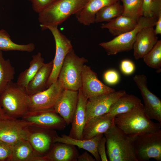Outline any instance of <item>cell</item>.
<instances>
[{"label": "cell", "instance_id": "1", "mask_svg": "<svg viewBox=\"0 0 161 161\" xmlns=\"http://www.w3.org/2000/svg\"><path fill=\"white\" fill-rule=\"evenodd\" d=\"M114 123L126 134L132 137L157 131L161 128V124L154 122L148 117L142 102L131 110L116 115Z\"/></svg>", "mask_w": 161, "mask_h": 161}, {"label": "cell", "instance_id": "2", "mask_svg": "<svg viewBox=\"0 0 161 161\" xmlns=\"http://www.w3.org/2000/svg\"><path fill=\"white\" fill-rule=\"evenodd\" d=\"M88 0H56L38 14L42 30L49 26L57 27L84 7Z\"/></svg>", "mask_w": 161, "mask_h": 161}, {"label": "cell", "instance_id": "3", "mask_svg": "<svg viewBox=\"0 0 161 161\" xmlns=\"http://www.w3.org/2000/svg\"><path fill=\"white\" fill-rule=\"evenodd\" d=\"M110 161H138L134 148L136 137L128 136L115 125L104 134Z\"/></svg>", "mask_w": 161, "mask_h": 161}, {"label": "cell", "instance_id": "4", "mask_svg": "<svg viewBox=\"0 0 161 161\" xmlns=\"http://www.w3.org/2000/svg\"><path fill=\"white\" fill-rule=\"evenodd\" d=\"M28 97L25 89L11 81L0 95V104L9 117L22 118L29 111Z\"/></svg>", "mask_w": 161, "mask_h": 161}, {"label": "cell", "instance_id": "5", "mask_svg": "<svg viewBox=\"0 0 161 161\" xmlns=\"http://www.w3.org/2000/svg\"><path fill=\"white\" fill-rule=\"evenodd\" d=\"M87 62L85 58L76 54L73 49L68 53L58 78L64 89L78 91L82 86L83 66Z\"/></svg>", "mask_w": 161, "mask_h": 161}, {"label": "cell", "instance_id": "6", "mask_svg": "<svg viewBox=\"0 0 161 161\" xmlns=\"http://www.w3.org/2000/svg\"><path fill=\"white\" fill-rule=\"evenodd\" d=\"M157 20L154 17L142 16L133 29L116 36L109 41L101 43L99 45L105 50L108 55L132 50L138 33L145 28L155 26Z\"/></svg>", "mask_w": 161, "mask_h": 161}, {"label": "cell", "instance_id": "7", "mask_svg": "<svg viewBox=\"0 0 161 161\" xmlns=\"http://www.w3.org/2000/svg\"><path fill=\"white\" fill-rule=\"evenodd\" d=\"M134 148L138 161H161V129L136 137Z\"/></svg>", "mask_w": 161, "mask_h": 161}, {"label": "cell", "instance_id": "8", "mask_svg": "<svg viewBox=\"0 0 161 161\" xmlns=\"http://www.w3.org/2000/svg\"><path fill=\"white\" fill-rule=\"evenodd\" d=\"M33 124L23 119L10 117L0 120V141L14 145L28 140L31 133L29 129Z\"/></svg>", "mask_w": 161, "mask_h": 161}, {"label": "cell", "instance_id": "9", "mask_svg": "<svg viewBox=\"0 0 161 161\" xmlns=\"http://www.w3.org/2000/svg\"><path fill=\"white\" fill-rule=\"evenodd\" d=\"M46 29L49 30L52 33L56 46L53 68L47 83V88L57 80L66 55L73 48L71 41L60 32L58 27L49 26Z\"/></svg>", "mask_w": 161, "mask_h": 161}, {"label": "cell", "instance_id": "10", "mask_svg": "<svg viewBox=\"0 0 161 161\" xmlns=\"http://www.w3.org/2000/svg\"><path fill=\"white\" fill-rule=\"evenodd\" d=\"M64 89L58 79L45 90L29 95V112L54 109L57 100Z\"/></svg>", "mask_w": 161, "mask_h": 161}, {"label": "cell", "instance_id": "11", "mask_svg": "<svg viewBox=\"0 0 161 161\" xmlns=\"http://www.w3.org/2000/svg\"><path fill=\"white\" fill-rule=\"evenodd\" d=\"M133 79L140 92L146 115L150 119L155 120L161 124V100L149 89L146 76L136 75Z\"/></svg>", "mask_w": 161, "mask_h": 161}, {"label": "cell", "instance_id": "12", "mask_svg": "<svg viewBox=\"0 0 161 161\" xmlns=\"http://www.w3.org/2000/svg\"><path fill=\"white\" fill-rule=\"evenodd\" d=\"M32 123V126L49 130H64L67 125L65 121L54 109L27 112L22 118Z\"/></svg>", "mask_w": 161, "mask_h": 161}, {"label": "cell", "instance_id": "13", "mask_svg": "<svg viewBox=\"0 0 161 161\" xmlns=\"http://www.w3.org/2000/svg\"><path fill=\"white\" fill-rule=\"evenodd\" d=\"M81 88L83 95L88 100L116 91L101 81L97 74L85 64L82 70Z\"/></svg>", "mask_w": 161, "mask_h": 161}, {"label": "cell", "instance_id": "14", "mask_svg": "<svg viewBox=\"0 0 161 161\" xmlns=\"http://www.w3.org/2000/svg\"><path fill=\"white\" fill-rule=\"evenodd\" d=\"M126 93L125 90H120L88 99L86 107V122L93 117L107 113L111 106Z\"/></svg>", "mask_w": 161, "mask_h": 161}, {"label": "cell", "instance_id": "15", "mask_svg": "<svg viewBox=\"0 0 161 161\" xmlns=\"http://www.w3.org/2000/svg\"><path fill=\"white\" fill-rule=\"evenodd\" d=\"M78 98V91L64 89L54 107L55 112L63 118L67 125L72 122Z\"/></svg>", "mask_w": 161, "mask_h": 161}, {"label": "cell", "instance_id": "16", "mask_svg": "<svg viewBox=\"0 0 161 161\" xmlns=\"http://www.w3.org/2000/svg\"><path fill=\"white\" fill-rule=\"evenodd\" d=\"M153 27L145 28L137 34L133 45V55L136 60L142 58L158 41Z\"/></svg>", "mask_w": 161, "mask_h": 161}, {"label": "cell", "instance_id": "17", "mask_svg": "<svg viewBox=\"0 0 161 161\" xmlns=\"http://www.w3.org/2000/svg\"><path fill=\"white\" fill-rule=\"evenodd\" d=\"M114 117L106 113L89 120L84 126L82 140L90 139L99 134H104L114 125Z\"/></svg>", "mask_w": 161, "mask_h": 161}, {"label": "cell", "instance_id": "18", "mask_svg": "<svg viewBox=\"0 0 161 161\" xmlns=\"http://www.w3.org/2000/svg\"><path fill=\"white\" fill-rule=\"evenodd\" d=\"M88 99L83 95L81 88L78 90V98L69 136L82 140L83 131L86 123V107Z\"/></svg>", "mask_w": 161, "mask_h": 161}, {"label": "cell", "instance_id": "19", "mask_svg": "<svg viewBox=\"0 0 161 161\" xmlns=\"http://www.w3.org/2000/svg\"><path fill=\"white\" fill-rule=\"evenodd\" d=\"M120 0H88L84 7L75 15L78 21L85 26L95 23L97 13L103 7Z\"/></svg>", "mask_w": 161, "mask_h": 161}, {"label": "cell", "instance_id": "20", "mask_svg": "<svg viewBox=\"0 0 161 161\" xmlns=\"http://www.w3.org/2000/svg\"><path fill=\"white\" fill-rule=\"evenodd\" d=\"M53 60L45 64L40 68L25 88L27 93L30 95L44 91L47 88V83L52 71Z\"/></svg>", "mask_w": 161, "mask_h": 161}, {"label": "cell", "instance_id": "21", "mask_svg": "<svg viewBox=\"0 0 161 161\" xmlns=\"http://www.w3.org/2000/svg\"><path fill=\"white\" fill-rule=\"evenodd\" d=\"M103 134L97 135L92 138L87 140H80L72 138L65 134L61 137L57 135L54 139V142H60L76 146L90 153L96 160L101 161L97 151L98 144Z\"/></svg>", "mask_w": 161, "mask_h": 161}, {"label": "cell", "instance_id": "22", "mask_svg": "<svg viewBox=\"0 0 161 161\" xmlns=\"http://www.w3.org/2000/svg\"><path fill=\"white\" fill-rule=\"evenodd\" d=\"M41 129L38 132H31L28 141L34 151L44 153L53 147L54 139L58 135L53 130Z\"/></svg>", "mask_w": 161, "mask_h": 161}, {"label": "cell", "instance_id": "23", "mask_svg": "<svg viewBox=\"0 0 161 161\" xmlns=\"http://www.w3.org/2000/svg\"><path fill=\"white\" fill-rule=\"evenodd\" d=\"M47 154L50 161H77L79 155L75 146L60 143H55Z\"/></svg>", "mask_w": 161, "mask_h": 161}, {"label": "cell", "instance_id": "24", "mask_svg": "<svg viewBox=\"0 0 161 161\" xmlns=\"http://www.w3.org/2000/svg\"><path fill=\"white\" fill-rule=\"evenodd\" d=\"M137 22L132 18L122 14L107 23L102 24L101 27L108 29L112 35L116 37L133 29Z\"/></svg>", "mask_w": 161, "mask_h": 161}, {"label": "cell", "instance_id": "25", "mask_svg": "<svg viewBox=\"0 0 161 161\" xmlns=\"http://www.w3.org/2000/svg\"><path fill=\"white\" fill-rule=\"evenodd\" d=\"M141 102V100L139 97L133 95L126 93L111 106L107 114L114 117L117 114L131 110Z\"/></svg>", "mask_w": 161, "mask_h": 161}, {"label": "cell", "instance_id": "26", "mask_svg": "<svg viewBox=\"0 0 161 161\" xmlns=\"http://www.w3.org/2000/svg\"><path fill=\"white\" fill-rule=\"evenodd\" d=\"M44 64V59L40 52L33 55L29 67L19 75L16 82L17 84L25 89L29 83Z\"/></svg>", "mask_w": 161, "mask_h": 161}, {"label": "cell", "instance_id": "27", "mask_svg": "<svg viewBox=\"0 0 161 161\" xmlns=\"http://www.w3.org/2000/svg\"><path fill=\"white\" fill-rule=\"evenodd\" d=\"M35 48V45L32 43L26 44H20L14 43L5 30L3 29L0 30V51H17L31 52Z\"/></svg>", "mask_w": 161, "mask_h": 161}, {"label": "cell", "instance_id": "28", "mask_svg": "<svg viewBox=\"0 0 161 161\" xmlns=\"http://www.w3.org/2000/svg\"><path fill=\"white\" fill-rule=\"evenodd\" d=\"M15 69L9 59H4L0 51V95L14 79Z\"/></svg>", "mask_w": 161, "mask_h": 161}, {"label": "cell", "instance_id": "29", "mask_svg": "<svg viewBox=\"0 0 161 161\" xmlns=\"http://www.w3.org/2000/svg\"><path fill=\"white\" fill-rule=\"evenodd\" d=\"M34 150L28 140L20 141L13 145L11 161H31Z\"/></svg>", "mask_w": 161, "mask_h": 161}, {"label": "cell", "instance_id": "30", "mask_svg": "<svg viewBox=\"0 0 161 161\" xmlns=\"http://www.w3.org/2000/svg\"><path fill=\"white\" fill-rule=\"evenodd\" d=\"M123 12L122 5L118 1L105 6L100 10L95 16V23L109 22L121 15Z\"/></svg>", "mask_w": 161, "mask_h": 161}, {"label": "cell", "instance_id": "31", "mask_svg": "<svg viewBox=\"0 0 161 161\" xmlns=\"http://www.w3.org/2000/svg\"><path fill=\"white\" fill-rule=\"evenodd\" d=\"M143 0H120L123 3L122 15L132 18L137 21L143 16Z\"/></svg>", "mask_w": 161, "mask_h": 161}, {"label": "cell", "instance_id": "32", "mask_svg": "<svg viewBox=\"0 0 161 161\" xmlns=\"http://www.w3.org/2000/svg\"><path fill=\"white\" fill-rule=\"evenodd\" d=\"M150 67L157 69L161 67V40H158L152 49L142 58Z\"/></svg>", "mask_w": 161, "mask_h": 161}, {"label": "cell", "instance_id": "33", "mask_svg": "<svg viewBox=\"0 0 161 161\" xmlns=\"http://www.w3.org/2000/svg\"><path fill=\"white\" fill-rule=\"evenodd\" d=\"M13 145L0 141V161H11Z\"/></svg>", "mask_w": 161, "mask_h": 161}, {"label": "cell", "instance_id": "34", "mask_svg": "<svg viewBox=\"0 0 161 161\" xmlns=\"http://www.w3.org/2000/svg\"><path fill=\"white\" fill-rule=\"evenodd\" d=\"M105 81L110 85H115L119 81L120 76L118 72L113 69L106 71L104 74Z\"/></svg>", "mask_w": 161, "mask_h": 161}, {"label": "cell", "instance_id": "35", "mask_svg": "<svg viewBox=\"0 0 161 161\" xmlns=\"http://www.w3.org/2000/svg\"><path fill=\"white\" fill-rule=\"evenodd\" d=\"M31 3L33 11L38 14L52 1V0H29Z\"/></svg>", "mask_w": 161, "mask_h": 161}, {"label": "cell", "instance_id": "36", "mask_svg": "<svg viewBox=\"0 0 161 161\" xmlns=\"http://www.w3.org/2000/svg\"><path fill=\"white\" fill-rule=\"evenodd\" d=\"M120 68L121 72L124 74L129 75L134 72L135 67L132 61L129 60L125 59L121 62Z\"/></svg>", "mask_w": 161, "mask_h": 161}, {"label": "cell", "instance_id": "37", "mask_svg": "<svg viewBox=\"0 0 161 161\" xmlns=\"http://www.w3.org/2000/svg\"><path fill=\"white\" fill-rule=\"evenodd\" d=\"M106 142V138L103 136L100 139L98 145V152L102 161H108L105 149Z\"/></svg>", "mask_w": 161, "mask_h": 161}, {"label": "cell", "instance_id": "38", "mask_svg": "<svg viewBox=\"0 0 161 161\" xmlns=\"http://www.w3.org/2000/svg\"><path fill=\"white\" fill-rule=\"evenodd\" d=\"M152 0H143V16L146 17H154L152 12Z\"/></svg>", "mask_w": 161, "mask_h": 161}, {"label": "cell", "instance_id": "39", "mask_svg": "<svg viewBox=\"0 0 161 161\" xmlns=\"http://www.w3.org/2000/svg\"><path fill=\"white\" fill-rule=\"evenodd\" d=\"M152 12L153 17L157 19L161 15V0H153Z\"/></svg>", "mask_w": 161, "mask_h": 161}, {"label": "cell", "instance_id": "40", "mask_svg": "<svg viewBox=\"0 0 161 161\" xmlns=\"http://www.w3.org/2000/svg\"><path fill=\"white\" fill-rule=\"evenodd\" d=\"M78 161H95L96 160L87 151H85L81 154L78 156Z\"/></svg>", "mask_w": 161, "mask_h": 161}, {"label": "cell", "instance_id": "41", "mask_svg": "<svg viewBox=\"0 0 161 161\" xmlns=\"http://www.w3.org/2000/svg\"><path fill=\"white\" fill-rule=\"evenodd\" d=\"M155 28L154 29V31L155 34L157 35L161 34V15L158 18L156 22Z\"/></svg>", "mask_w": 161, "mask_h": 161}, {"label": "cell", "instance_id": "42", "mask_svg": "<svg viewBox=\"0 0 161 161\" xmlns=\"http://www.w3.org/2000/svg\"><path fill=\"white\" fill-rule=\"evenodd\" d=\"M31 161H50L47 154L42 156L35 155L32 159Z\"/></svg>", "mask_w": 161, "mask_h": 161}, {"label": "cell", "instance_id": "43", "mask_svg": "<svg viewBox=\"0 0 161 161\" xmlns=\"http://www.w3.org/2000/svg\"><path fill=\"white\" fill-rule=\"evenodd\" d=\"M10 118L4 112L0 104V120Z\"/></svg>", "mask_w": 161, "mask_h": 161}, {"label": "cell", "instance_id": "44", "mask_svg": "<svg viewBox=\"0 0 161 161\" xmlns=\"http://www.w3.org/2000/svg\"><path fill=\"white\" fill-rule=\"evenodd\" d=\"M52 1H55V0H52Z\"/></svg>", "mask_w": 161, "mask_h": 161}, {"label": "cell", "instance_id": "45", "mask_svg": "<svg viewBox=\"0 0 161 161\" xmlns=\"http://www.w3.org/2000/svg\"></svg>", "mask_w": 161, "mask_h": 161}]
</instances>
